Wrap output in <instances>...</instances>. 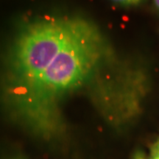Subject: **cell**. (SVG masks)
<instances>
[{
  "label": "cell",
  "mask_w": 159,
  "mask_h": 159,
  "mask_svg": "<svg viewBox=\"0 0 159 159\" xmlns=\"http://www.w3.org/2000/svg\"><path fill=\"white\" fill-rule=\"evenodd\" d=\"M96 24L79 15L39 16L16 30L4 57L3 94L15 116L33 128L56 124L66 98L93 84L115 63Z\"/></svg>",
  "instance_id": "6da1fadb"
},
{
  "label": "cell",
  "mask_w": 159,
  "mask_h": 159,
  "mask_svg": "<svg viewBox=\"0 0 159 159\" xmlns=\"http://www.w3.org/2000/svg\"><path fill=\"white\" fill-rule=\"evenodd\" d=\"M113 2L122 7H135L138 6L144 2V0H111Z\"/></svg>",
  "instance_id": "7a4b0ae2"
},
{
  "label": "cell",
  "mask_w": 159,
  "mask_h": 159,
  "mask_svg": "<svg viewBox=\"0 0 159 159\" xmlns=\"http://www.w3.org/2000/svg\"><path fill=\"white\" fill-rule=\"evenodd\" d=\"M148 159H159V139L151 146Z\"/></svg>",
  "instance_id": "3957f363"
},
{
  "label": "cell",
  "mask_w": 159,
  "mask_h": 159,
  "mask_svg": "<svg viewBox=\"0 0 159 159\" xmlns=\"http://www.w3.org/2000/svg\"><path fill=\"white\" fill-rule=\"evenodd\" d=\"M131 159H148V156L142 150L138 149V150L134 151Z\"/></svg>",
  "instance_id": "277c9868"
},
{
  "label": "cell",
  "mask_w": 159,
  "mask_h": 159,
  "mask_svg": "<svg viewBox=\"0 0 159 159\" xmlns=\"http://www.w3.org/2000/svg\"><path fill=\"white\" fill-rule=\"evenodd\" d=\"M154 5L156 6L157 10L159 11V0H153Z\"/></svg>",
  "instance_id": "5b68a950"
}]
</instances>
